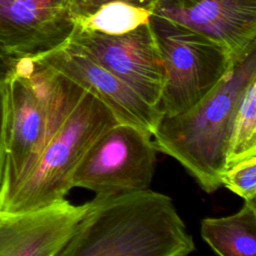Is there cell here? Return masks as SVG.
<instances>
[{
	"label": "cell",
	"instance_id": "14",
	"mask_svg": "<svg viewBox=\"0 0 256 256\" xmlns=\"http://www.w3.org/2000/svg\"><path fill=\"white\" fill-rule=\"evenodd\" d=\"M151 14L147 8L116 1L106 3L92 14L76 19L75 26L108 35H119L148 23Z\"/></svg>",
	"mask_w": 256,
	"mask_h": 256
},
{
	"label": "cell",
	"instance_id": "13",
	"mask_svg": "<svg viewBox=\"0 0 256 256\" xmlns=\"http://www.w3.org/2000/svg\"><path fill=\"white\" fill-rule=\"evenodd\" d=\"M256 155V77L246 85L235 110L226 151L225 169Z\"/></svg>",
	"mask_w": 256,
	"mask_h": 256
},
{
	"label": "cell",
	"instance_id": "1",
	"mask_svg": "<svg viewBox=\"0 0 256 256\" xmlns=\"http://www.w3.org/2000/svg\"><path fill=\"white\" fill-rule=\"evenodd\" d=\"M194 250L172 199L147 188L96 195L59 256H186Z\"/></svg>",
	"mask_w": 256,
	"mask_h": 256
},
{
	"label": "cell",
	"instance_id": "12",
	"mask_svg": "<svg viewBox=\"0 0 256 256\" xmlns=\"http://www.w3.org/2000/svg\"><path fill=\"white\" fill-rule=\"evenodd\" d=\"M204 242L220 256H255L256 201H245L236 213L201 220Z\"/></svg>",
	"mask_w": 256,
	"mask_h": 256
},
{
	"label": "cell",
	"instance_id": "8",
	"mask_svg": "<svg viewBox=\"0 0 256 256\" xmlns=\"http://www.w3.org/2000/svg\"><path fill=\"white\" fill-rule=\"evenodd\" d=\"M38 56L58 73L104 103L118 123L131 125L150 136L163 113L137 95L128 85L107 71L78 45L67 40Z\"/></svg>",
	"mask_w": 256,
	"mask_h": 256
},
{
	"label": "cell",
	"instance_id": "19",
	"mask_svg": "<svg viewBox=\"0 0 256 256\" xmlns=\"http://www.w3.org/2000/svg\"><path fill=\"white\" fill-rule=\"evenodd\" d=\"M1 215H2V213H1V212H0V219H1Z\"/></svg>",
	"mask_w": 256,
	"mask_h": 256
},
{
	"label": "cell",
	"instance_id": "9",
	"mask_svg": "<svg viewBox=\"0 0 256 256\" xmlns=\"http://www.w3.org/2000/svg\"><path fill=\"white\" fill-rule=\"evenodd\" d=\"M150 11L221 44L234 61L256 49V0H157Z\"/></svg>",
	"mask_w": 256,
	"mask_h": 256
},
{
	"label": "cell",
	"instance_id": "4",
	"mask_svg": "<svg viewBox=\"0 0 256 256\" xmlns=\"http://www.w3.org/2000/svg\"><path fill=\"white\" fill-rule=\"evenodd\" d=\"M118 124L110 109L85 91L28 175L0 200L1 213L37 209L65 199L73 174L93 143Z\"/></svg>",
	"mask_w": 256,
	"mask_h": 256
},
{
	"label": "cell",
	"instance_id": "17",
	"mask_svg": "<svg viewBox=\"0 0 256 256\" xmlns=\"http://www.w3.org/2000/svg\"><path fill=\"white\" fill-rule=\"evenodd\" d=\"M8 112V93L6 79L0 81V183L5 161V142Z\"/></svg>",
	"mask_w": 256,
	"mask_h": 256
},
{
	"label": "cell",
	"instance_id": "3",
	"mask_svg": "<svg viewBox=\"0 0 256 256\" xmlns=\"http://www.w3.org/2000/svg\"><path fill=\"white\" fill-rule=\"evenodd\" d=\"M256 77V49L190 110L162 116L151 140L156 151L177 160L206 192L221 186L232 119L241 95Z\"/></svg>",
	"mask_w": 256,
	"mask_h": 256
},
{
	"label": "cell",
	"instance_id": "16",
	"mask_svg": "<svg viewBox=\"0 0 256 256\" xmlns=\"http://www.w3.org/2000/svg\"><path fill=\"white\" fill-rule=\"evenodd\" d=\"M126 2L135 6L144 7L147 9H151L152 5L157 0H70L71 2V9L74 14L75 19L86 17L93 12H95L100 6L110 3V2Z\"/></svg>",
	"mask_w": 256,
	"mask_h": 256
},
{
	"label": "cell",
	"instance_id": "11",
	"mask_svg": "<svg viewBox=\"0 0 256 256\" xmlns=\"http://www.w3.org/2000/svg\"><path fill=\"white\" fill-rule=\"evenodd\" d=\"M87 210L66 199L23 212L2 213L0 256H59Z\"/></svg>",
	"mask_w": 256,
	"mask_h": 256
},
{
	"label": "cell",
	"instance_id": "15",
	"mask_svg": "<svg viewBox=\"0 0 256 256\" xmlns=\"http://www.w3.org/2000/svg\"><path fill=\"white\" fill-rule=\"evenodd\" d=\"M221 185L245 201L256 199V155L247 157L224 170Z\"/></svg>",
	"mask_w": 256,
	"mask_h": 256
},
{
	"label": "cell",
	"instance_id": "2",
	"mask_svg": "<svg viewBox=\"0 0 256 256\" xmlns=\"http://www.w3.org/2000/svg\"><path fill=\"white\" fill-rule=\"evenodd\" d=\"M6 85L8 112L0 200L28 175L85 93L38 55L15 58Z\"/></svg>",
	"mask_w": 256,
	"mask_h": 256
},
{
	"label": "cell",
	"instance_id": "5",
	"mask_svg": "<svg viewBox=\"0 0 256 256\" xmlns=\"http://www.w3.org/2000/svg\"><path fill=\"white\" fill-rule=\"evenodd\" d=\"M149 25L165 69L159 102L163 116L193 108L233 69L230 52L212 39L155 14Z\"/></svg>",
	"mask_w": 256,
	"mask_h": 256
},
{
	"label": "cell",
	"instance_id": "10",
	"mask_svg": "<svg viewBox=\"0 0 256 256\" xmlns=\"http://www.w3.org/2000/svg\"><path fill=\"white\" fill-rule=\"evenodd\" d=\"M75 25L70 0H0V51L13 58L48 52Z\"/></svg>",
	"mask_w": 256,
	"mask_h": 256
},
{
	"label": "cell",
	"instance_id": "18",
	"mask_svg": "<svg viewBox=\"0 0 256 256\" xmlns=\"http://www.w3.org/2000/svg\"><path fill=\"white\" fill-rule=\"evenodd\" d=\"M15 58L0 51V81L5 80L12 68Z\"/></svg>",
	"mask_w": 256,
	"mask_h": 256
},
{
	"label": "cell",
	"instance_id": "7",
	"mask_svg": "<svg viewBox=\"0 0 256 256\" xmlns=\"http://www.w3.org/2000/svg\"><path fill=\"white\" fill-rule=\"evenodd\" d=\"M68 40L128 85L145 102L159 108L165 69L149 22L119 35L75 26Z\"/></svg>",
	"mask_w": 256,
	"mask_h": 256
},
{
	"label": "cell",
	"instance_id": "6",
	"mask_svg": "<svg viewBox=\"0 0 256 256\" xmlns=\"http://www.w3.org/2000/svg\"><path fill=\"white\" fill-rule=\"evenodd\" d=\"M156 149L151 136L118 123L104 132L77 166L72 187L111 195L147 189L152 181Z\"/></svg>",
	"mask_w": 256,
	"mask_h": 256
}]
</instances>
